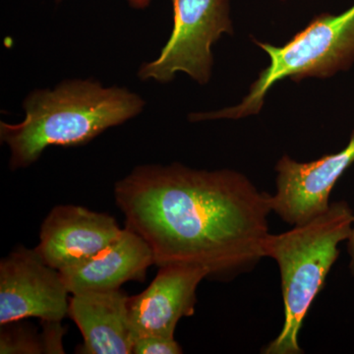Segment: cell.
Listing matches in <instances>:
<instances>
[{"label":"cell","instance_id":"15","mask_svg":"<svg viewBox=\"0 0 354 354\" xmlns=\"http://www.w3.org/2000/svg\"><path fill=\"white\" fill-rule=\"evenodd\" d=\"M55 1L60 2L62 0H55ZM130 6L136 9H144L150 3L151 0H127Z\"/></svg>","mask_w":354,"mask_h":354},{"label":"cell","instance_id":"11","mask_svg":"<svg viewBox=\"0 0 354 354\" xmlns=\"http://www.w3.org/2000/svg\"><path fill=\"white\" fill-rule=\"evenodd\" d=\"M152 265L155 262L149 244L141 235L125 227L108 246L60 272L69 292L76 295L120 290L127 281H143Z\"/></svg>","mask_w":354,"mask_h":354},{"label":"cell","instance_id":"3","mask_svg":"<svg viewBox=\"0 0 354 354\" xmlns=\"http://www.w3.org/2000/svg\"><path fill=\"white\" fill-rule=\"evenodd\" d=\"M353 218L348 203L334 202L313 220L283 234L268 235L265 257L278 264L285 320L278 337L263 348L262 353H304L298 339L300 330L339 258V244L348 241Z\"/></svg>","mask_w":354,"mask_h":354},{"label":"cell","instance_id":"10","mask_svg":"<svg viewBox=\"0 0 354 354\" xmlns=\"http://www.w3.org/2000/svg\"><path fill=\"white\" fill-rule=\"evenodd\" d=\"M68 316L78 326L81 354H132L136 335L129 315V298L120 290L72 295Z\"/></svg>","mask_w":354,"mask_h":354},{"label":"cell","instance_id":"9","mask_svg":"<svg viewBox=\"0 0 354 354\" xmlns=\"http://www.w3.org/2000/svg\"><path fill=\"white\" fill-rule=\"evenodd\" d=\"M208 272L191 265L160 267L143 292L129 298V315L136 339L143 335L174 337L180 319L194 315L197 288Z\"/></svg>","mask_w":354,"mask_h":354},{"label":"cell","instance_id":"4","mask_svg":"<svg viewBox=\"0 0 354 354\" xmlns=\"http://www.w3.org/2000/svg\"><path fill=\"white\" fill-rule=\"evenodd\" d=\"M270 57V64L251 86L239 104L212 113H191V121L239 120L260 113L274 84L290 78L295 82L309 77L328 78L346 71L354 64V4L339 15L325 13L285 46L256 41Z\"/></svg>","mask_w":354,"mask_h":354},{"label":"cell","instance_id":"5","mask_svg":"<svg viewBox=\"0 0 354 354\" xmlns=\"http://www.w3.org/2000/svg\"><path fill=\"white\" fill-rule=\"evenodd\" d=\"M174 29L160 55L140 67L142 81L171 82L179 72L197 83L209 82L212 46L223 35L234 34L230 0H172Z\"/></svg>","mask_w":354,"mask_h":354},{"label":"cell","instance_id":"6","mask_svg":"<svg viewBox=\"0 0 354 354\" xmlns=\"http://www.w3.org/2000/svg\"><path fill=\"white\" fill-rule=\"evenodd\" d=\"M70 295L62 272L44 262L36 249H14L0 262V326L27 318L62 322Z\"/></svg>","mask_w":354,"mask_h":354},{"label":"cell","instance_id":"13","mask_svg":"<svg viewBox=\"0 0 354 354\" xmlns=\"http://www.w3.org/2000/svg\"><path fill=\"white\" fill-rule=\"evenodd\" d=\"M183 348L174 337L162 335H143L135 339L134 354H180Z\"/></svg>","mask_w":354,"mask_h":354},{"label":"cell","instance_id":"7","mask_svg":"<svg viewBox=\"0 0 354 354\" xmlns=\"http://www.w3.org/2000/svg\"><path fill=\"white\" fill-rule=\"evenodd\" d=\"M354 164V131L339 152L310 162L283 156L276 165L277 191L272 209L288 225H304L329 209L335 183Z\"/></svg>","mask_w":354,"mask_h":354},{"label":"cell","instance_id":"8","mask_svg":"<svg viewBox=\"0 0 354 354\" xmlns=\"http://www.w3.org/2000/svg\"><path fill=\"white\" fill-rule=\"evenodd\" d=\"M122 230L109 214L60 205L44 218L35 249L50 267L64 271L108 246Z\"/></svg>","mask_w":354,"mask_h":354},{"label":"cell","instance_id":"12","mask_svg":"<svg viewBox=\"0 0 354 354\" xmlns=\"http://www.w3.org/2000/svg\"><path fill=\"white\" fill-rule=\"evenodd\" d=\"M14 322L1 325L0 353L39 354L50 353L46 333L35 334L25 325H14Z\"/></svg>","mask_w":354,"mask_h":354},{"label":"cell","instance_id":"14","mask_svg":"<svg viewBox=\"0 0 354 354\" xmlns=\"http://www.w3.org/2000/svg\"><path fill=\"white\" fill-rule=\"evenodd\" d=\"M348 252L349 255V270L351 274H354V218L353 228H351V235L348 239Z\"/></svg>","mask_w":354,"mask_h":354},{"label":"cell","instance_id":"1","mask_svg":"<svg viewBox=\"0 0 354 354\" xmlns=\"http://www.w3.org/2000/svg\"><path fill=\"white\" fill-rule=\"evenodd\" d=\"M272 195L232 169L140 165L114 185L127 227L145 239L158 268L191 265L230 281L265 257Z\"/></svg>","mask_w":354,"mask_h":354},{"label":"cell","instance_id":"2","mask_svg":"<svg viewBox=\"0 0 354 354\" xmlns=\"http://www.w3.org/2000/svg\"><path fill=\"white\" fill-rule=\"evenodd\" d=\"M145 104L127 88H106L91 79L35 90L23 102L24 120L0 122V139L10 150L9 167L25 169L50 146L86 145L109 128L138 115Z\"/></svg>","mask_w":354,"mask_h":354}]
</instances>
